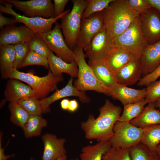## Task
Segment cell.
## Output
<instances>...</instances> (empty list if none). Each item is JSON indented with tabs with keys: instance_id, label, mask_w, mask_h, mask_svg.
I'll list each match as a JSON object with an SVG mask.
<instances>
[{
	"instance_id": "cell-17",
	"label": "cell",
	"mask_w": 160,
	"mask_h": 160,
	"mask_svg": "<svg viewBox=\"0 0 160 160\" xmlns=\"http://www.w3.org/2000/svg\"><path fill=\"white\" fill-rule=\"evenodd\" d=\"M41 140L44 147L41 160H57L66 155L65 139L58 138L55 135L46 133L42 136Z\"/></svg>"
},
{
	"instance_id": "cell-44",
	"label": "cell",
	"mask_w": 160,
	"mask_h": 160,
	"mask_svg": "<svg viewBox=\"0 0 160 160\" xmlns=\"http://www.w3.org/2000/svg\"><path fill=\"white\" fill-rule=\"evenodd\" d=\"M79 107V103L75 99L70 100L68 110L70 112H73L76 111Z\"/></svg>"
},
{
	"instance_id": "cell-1",
	"label": "cell",
	"mask_w": 160,
	"mask_h": 160,
	"mask_svg": "<svg viewBox=\"0 0 160 160\" xmlns=\"http://www.w3.org/2000/svg\"><path fill=\"white\" fill-rule=\"evenodd\" d=\"M99 111L97 118L90 115L86 121L81 123V127L87 139L97 142L109 141L114 135L113 128L119 119L122 108L106 99Z\"/></svg>"
},
{
	"instance_id": "cell-47",
	"label": "cell",
	"mask_w": 160,
	"mask_h": 160,
	"mask_svg": "<svg viewBox=\"0 0 160 160\" xmlns=\"http://www.w3.org/2000/svg\"><path fill=\"white\" fill-rule=\"evenodd\" d=\"M154 103L156 107L158 108L160 111V98L156 100L154 102Z\"/></svg>"
},
{
	"instance_id": "cell-35",
	"label": "cell",
	"mask_w": 160,
	"mask_h": 160,
	"mask_svg": "<svg viewBox=\"0 0 160 160\" xmlns=\"http://www.w3.org/2000/svg\"><path fill=\"white\" fill-rule=\"evenodd\" d=\"M102 160H131L128 149L111 146L103 155Z\"/></svg>"
},
{
	"instance_id": "cell-27",
	"label": "cell",
	"mask_w": 160,
	"mask_h": 160,
	"mask_svg": "<svg viewBox=\"0 0 160 160\" xmlns=\"http://www.w3.org/2000/svg\"><path fill=\"white\" fill-rule=\"evenodd\" d=\"M143 129L140 142L156 153L160 143V124L147 126Z\"/></svg>"
},
{
	"instance_id": "cell-5",
	"label": "cell",
	"mask_w": 160,
	"mask_h": 160,
	"mask_svg": "<svg viewBox=\"0 0 160 160\" xmlns=\"http://www.w3.org/2000/svg\"><path fill=\"white\" fill-rule=\"evenodd\" d=\"M71 1L73 4L72 9L61 18L60 25L67 44L72 49L76 46L82 14L88 0H72Z\"/></svg>"
},
{
	"instance_id": "cell-7",
	"label": "cell",
	"mask_w": 160,
	"mask_h": 160,
	"mask_svg": "<svg viewBox=\"0 0 160 160\" xmlns=\"http://www.w3.org/2000/svg\"><path fill=\"white\" fill-rule=\"evenodd\" d=\"M0 13L4 12L11 15L18 21L24 24L25 26L36 34L47 33L51 30L52 25L57 20L70 11V9L64 11L59 16L50 18H44L40 17H29L21 15L15 12L12 9V4L0 0Z\"/></svg>"
},
{
	"instance_id": "cell-31",
	"label": "cell",
	"mask_w": 160,
	"mask_h": 160,
	"mask_svg": "<svg viewBox=\"0 0 160 160\" xmlns=\"http://www.w3.org/2000/svg\"><path fill=\"white\" fill-rule=\"evenodd\" d=\"M147 104L144 99L135 103L124 105L123 112L118 121L130 122L141 114Z\"/></svg>"
},
{
	"instance_id": "cell-38",
	"label": "cell",
	"mask_w": 160,
	"mask_h": 160,
	"mask_svg": "<svg viewBox=\"0 0 160 160\" xmlns=\"http://www.w3.org/2000/svg\"><path fill=\"white\" fill-rule=\"evenodd\" d=\"M145 99L148 104L153 103L160 98V80L153 82L147 86Z\"/></svg>"
},
{
	"instance_id": "cell-22",
	"label": "cell",
	"mask_w": 160,
	"mask_h": 160,
	"mask_svg": "<svg viewBox=\"0 0 160 160\" xmlns=\"http://www.w3.org/2000/svg\"><path fill=\"white\" fill-rule=\"evenodd\" d=\"M138 59L134 55L125 49L115 47L105 60L115 73L131 61Z\"/></svg>"
},
{
	"instance_id": "cell-23",
	"label": "cell",
	"mask_w": 160,
	"mask_h": 160,
	"mask_svg": "<svg viewBox=\"0 0 160 160\" xmlns=\"http://www.w3.org/2000/svg\"><path fill=\"white\" fill-rule=\"evenodd\" d=\"M88 64L98 79L108 89L116 83L115 73L105 60L89 61Z\"/></svg>"
},
{
	"instance_id": "cell-45",
	"label": "cell",
	"mask_w": 160,
	"mask_h": 160,
	"mask_svg": "<svg viewBox=\"0 0 160 160\" xmlns=\"http://www.w3.org/2000/svg\"><path fill=\"white\" fill-rule=\"evenodd\" d=\"M152 8L160 12V0H148Z\"/></svg>"
},
{
	"instance_id": "cell-53",
	"label": "cell",
	"mask_w": 160,
	"mask_h": 160,
	"mask_svg": "<svg viewBox=\"0 0 160 160\" xmlns=\"http://www.w3.org/2000/svg\"><path fill=\"white\" fill-rule=\"evenodd\" d=\"M157 160H160V157L159 159H158Z\"/></svg>"
},
{
	"instance_id": "cell-30",
	"label": "cell",
	"mask_w": 160,
	"mask_h": 160,
	"mask_svg": "<svg viewBox=\"0 0 160 160\" xmlns=\"http://www.w3.org/2000/svg\"><path fill=\"white\" fill-rule=\"evenodd\" d=\"M8 108L10 113L11 121L22 129L30 115L17 102H10Z\"/></svg>"
},
{
	"instance_id": "cell-42",
	"label": "cell",
	"mask_w": 160,
	"mask_h": 160,
	"mask_svg": "<svg viewBox=\"0 0 160 160\" xmlns=\"http://www.w3.org/2000/svg\"><path fill=\"white\" fill-rule=\"evenodd\" d=\"M18 22L17 20L14 18H9L3 16L1 13L0 14V28L1 29L4 28V26H9L13 25Z\"/></svg>"
},
{
	"instance_id": "cell-11",
	"label": "cell",
	"mask_w": 160,
	"mask_h": 160,
	"mask_svg": "<svg viewBox=\"0 0 160 160\" xmlns=\"http://www.w3.org/2000/svg\"><path fill=\"white\" fill-rule=\"evenodd\" d=\"M116 47L104 27L95 36L84 50L89 61L105 60Z\"/></svg>"
},
{
	"instance_id": "cell-10",
	"label": "cell",
	"mask_w": 160,
	"mask_h": 160,
	"mask_svg": "<svg viewBox=\"0 0 160 160\" xmlns=\"http://www.w3.org/2000/svg\"><path fill=\"white\" fill-rule=\"evenodd\" d=\"M29 17H40L44 18L55 17L54 4L51 0H5Z\"/></svg>"
},
{
	"instance_id": "cell-26",
	"label": "cell",
	"mask_w": 160,
	"mask_h": 160,
	"mask_svg": "<svg viewBox=\"0 0 160 160\" xmlns=\"http://www.w3.org/2000/svg\"><path fill=\"white\" fill-rule=\"evenodd\" d=\"M47 124V121L41 116L30 115L22 128L25 137L29 138L40 135L42 129Z\"/></svg>"
},
{
	"instance_id": "cell-16",
	"label": "cell",
	"mask_w": 160,
	"mask_h": 160,
	"mask_svg": "<svg viewBox=\"0 0 160 160\" xmlns=\"http://www.w3.org/2000/svg\"><path fill=\"white\" fill-rule=\"evenodd\" d=\"M109 96L120 101L123 105L139 102L145 99L146 89H136L116 83L109 89Z\"/></svg>"
},
{
	"instance_id": "cell-24",
	"label": "cell",
	"mask_w": 160,
	"mask_h": 160,
	"mask_svg": "<svg viewBox=\"0 0 160 160\" xmlns=\"http://www.w3.org/2000/svg\"><path fill=\"white\" fill-rule=\"evenodd\" d=\"M156 108L154 102L148 103L141 114L131 121L130 123L142 128L151 125L160 124V111Z\"/></svg>"
},
{
	"instance_id": "cell-49",
	"label": "cell",
	"mask_w": 160,
	"mask_h": 160,
	"mask_svg": "<svg viewBox=\"0 0 160 160\" xmlns=\"http://www.w3.org/2000/svg\"><path fill=\"white\" fill-rule=\"evenodd\" d=\"M57 160H67V156L66 155H64L60 157Z\"/></svg>"
},
{
	"instance_id": "cell-32",
	"label": "cell",
	"mask_w": 160,
	"mask_h": 160,
	"mask_svg": "<svg viewBox=\"0 0 160 160\" xmlns=\"http://www.w3.org/2000/svg\"><path fill=\"white\" fill-rule=\"evenodd\" d=\"M40 100L35 97L32 96L21 99L17 102L30 115L41 116L45 112L42 108Z\"/></svg>"
},
{
	"instance_id": "cell-8",
	"label": "cell",
	"mask_w": 160,
	"mask_h": 160,
	"mask_svg": "<svg viewBox=\"0 0 160 160\" xmlns=\"http://www.w3.org/2000/svg\"><path fill=\"white\" fill-rule=\"evenodd\" d=\"M143 131L130 122L118 121L113 128L114 135L109 141L112 147L128 149L140 142Z\"/></svg>"
},
{
	"instance_id": "cell-33",
	"label": "cell",
	"mask_w": 160,
	"mask_h": 160,
	"mask_svg": "<svg viewBox=\"0 0 160 160\" xmlns=\"http://www.w3.org/2000/svg\"><path fill=\"white\" fill-rule=\"evenodd\" d=\"M114 0H88V4L83 12L82 19L87 18L94 13L107 8Z\"/></svg>"
},
{
	"instance_id": "cell-37",
	"label": "cell",
	"mask_w": 160,
	"mask_h": 160,
	"mask_svg": "<svg viewBox=\"0 0 160 160\" xmlns=\"http://www.w3.org/2000/svg\"><path fill=\"white\" fill-rule=\"evenodd\" d=\"M14 45L16 56L13 68L17 69L28 53L30 49L28 42H20Z\"/></svg>"
},
{
	"instance_id": "cell-46",
	"label": "cell",
	"mask_w": 160,
	"mask_h": 160,
	"mask_svg": "<svg viewBox=\"0 0 160 160\" xmlns=\"http://www.w3.org/2000/svg\"><path fill=\"white\" fill-rule=\"evenodd\" d=\"M70 100L68 99H63L60 102L61 107L63 110H68Z\"/></svg>"
},
{
	"instance_id": "cell-9",
	"label": "cell",
	"mask_w": 160,
	"mask_h": 160,
	"mask_svg": "<svg viewBox=\"0 0 160 160\" xmlns=\"http://www.w3.org/2000/svg\"><path fill=\"white\" fill-rule=\"evenodd\" d=\"M36 36L43 40L51 51L56 56L68 63L75 60L73 50L67 44L63 36L60 24L55 23L54 28L44 33L37 34Z\"/></svg>"
},
{
	"instance_id": "cell-50",
	"label": "cell",
	"mask_w": 160,
	"mask_h": 160,
	"mask_svg": "<svg viewBox=\"0 0 160 160\" xmlns=\"http://www.w3.org/2000/svg\"><path fill=\"white\" fill-rule=\"evenodd\" d=\"M70 160H80L79 159L76 158L74 159H71Z\"/></svg>"
},
{
	"instance_id": "cell-13",
	"label": "cell",
	"mask_w": 160,
	"mask_h": 160,
	"mask_svg": "<svg viewBox=\"0 0 160 160\" xmlns=\"http://www.w3.org/2000/svg\"><path fill=\"white\" fill-rule=\"evenodd\" d=\"M104 27L101 12L82 19L76 46L85 49L95 36Z\"/></svg>"
},
{
	"instance_id": "cell-21",
	"label": "cell",
	"mask_w": 160,
	"mask_h": 160,
	"mask_svg": "<svg viewBox=\"0 0 160 160\" xmlns=\"http://www.w3.org/2000/svg\"><path fill=\"white\" fill-rule=\"evenodd\" d=\"M49 70L57 76L66 73L71 77L76 78L78 75V69L75 60L70 63L66 62L61 58L55 55L51 51L48 58Z\"/></svg>"
},
{
	"instance_id": "cell-20",
	"label": "cell",
	"mask_w": 160,
	"mask_h": 160,
	"mask_svg": "<svg viewBox=\"0 0 160 160\" xmlns=\"http://www.w3.org/2000/svg\"><path fill=\"white\" fill-rule=\"evenodd\" d=\"M140 61L144 76L157 68L160 64V40L148 46L141 56Z\"/></svg>"
},
{
	"instance_id": "cell-51",
	"label": "cell",
	"mask_w": 160,
	"mask_h": 160,
	"mask_svg": "<svg viewBox=\"0 0 160 160\" xmlns=\"http://www.w3.org/2000/svg\"><path fill=\"white\" fill-rule=\"evenodd\" d=\"M30 160H35L32 158H30Z\"/></svg>"
},
{
	"instance_id": "cell-14",
	"label": "cell",
	"mask_w": 160,
	"mask_h": 160,
	"mask_svg": "<svg viewBox=\"0 0 160 160\" xmlns=\"http://www.w3.org/2000/svg\"><path fill=\"white\" fill-rule=\"evenodd\" d=\"M73 78L71 77L66 85L63 88L56 90L51 95L40 100L42 108L45 113L50 111V105L52 103L68 97L76 96L79 97L81 102L87 103L90 101V98L85 92L77 89L73 84Z\"/></svg>"
},
{
	"instance_id": "cell-4",
	"label": "cell",
	"mask_w": 160,
	"mask_h": 160,
	"mask_svg": "<svg viewBox=\"0 0 160 160\" xmlns=\"http://www.w3.org/2000/svg\"><path fill=\"white\" fill-rule=\"evenodd\" d=\"M83 49L76 46L73 50L78 69L77 79L74 86L80 91L92 90L109 96V89L98 79L86 62Z\"/></svg>"
},
{
	"instance_id": "cell-36",
	"label": "cell",
	"mask_w": 160,
	"mask_h": 160,
	"mask_svg": "<svg viewBox=\"0 0 160 160\" xmlns=\"http://www.w3.org/2000/svg\"><path fill=\"white\" fill-rule=\"evenodd\" d=\"M28 43L30 50L33 51L48 59L51 51L43 40L36 35Z\"/></svg>"
},
{
	"instance_id": "cell-19",
	"label": "cell",
	"mask_w": 160,
	"mask_h": 160,
	"mask_svg": "<svg viewBox=\"0 0 160 160\" xmlns=\"http://www.w3.org/2000/svg\"><path fill=\"white\" fill-rule=\"evenodd\" d=\"M4 94L6 100L10 103L17 102L26 97L35 96V92L31 87L14 79L8 81Z\"/></svg>"
},
{
	"instance_id": "cell-28",
	"label": "cell",
	"mask_w": 160,
	"mask_h": 160,
	"mask_svg": "<svg viewBox=\"0 0 160 160\" xmlns=\"http://www.w3.org/2000/svg\"><path fill=\"white\" fill-rule=\"evenodd\" d=\"M15 56L14 45L0 46V64L1 73L13 68Z\"/></svg>"
},
{
	"instance_id": "cell-25",
	"label": "cell",
	"mask_w": 160,
	"mask_h": 160,
	"mask_svg": "<svg viewBox=\"0 0 160 160\" xmlns=\"http://www.w3.org/2000/svg\"><path fill=\"white\" fill-rule=\"evenodd\" d=\"M109 141L98 142L92 145L83 147L80 155V160H102L104 154L111 147Z\"/></svg>"
},
{
	"instance_id": "cell-12",
	"label": "cell",
	"mask_w": 160,
	"mask_h": 160,
	"mask_svg": "<svg viewBox=\"0 0 160 160\" xmlns=\"http://www.w3.org/2000/svg\"><path fill=\"white\" fill-rule=\"evenodd\" d=\"M139 16L141 31L148 44L160 40V17L158 11L152 8Z\"/></svg>"
},
{
	"instance_id": "cell-3",
	"label": "cell",
	"mask_w": 160,
	"mask_h": 160,
	"mask_svg": "<svg viewBox=\"0 0 160 160\" xmlns=\"http://www.w3.org/2000/svg\"><path fill=\"white\" fill-rule=\"evenodd\" d=\"M1 73L3 79H16L26 83L34 91L35 97L41 100L46 97L51 92L57 90V84L63 81L62 75H55L49 70L47 74L42 77L36 75L32 72H21L14 68Z\"/></svg>"
},
{
	"instance_id": "cell-6",
	"label": "cell",
	"mask_w": 160,
	"mask_h": 160,
	"mask_svg": "<svg viewBox=\"0 0 160 160\" xmlns=\"http://www.w3.org/2000/svg\"><path fill=\"white\" fill-rule=\"evenodd\" d=\"M139 16L125 31L113 40L116 47L129 51L140 59L143 52L148 45L141 31Z\"/></svg>"
},
{
	"instance_id": "cell-39",
	"label": "cell",
	"mask_w": 160,
	"mask_h": 160,
	"mask_svg": "<svg viewBox=\"0 0 160 160\" xmlns=\"http://www.w3.org/2000/svg\"><path fill=\"white\" fill-rule=\"evenodd\" d=\"M129 6L140 14L152 8L148 0H127Z\"/></svg>"
},
{
	"instance_id": "cell-18",
	"label": "cell",
	"mask_w": 160,
	"mask_h": 160,
	"mask_svg": "<svg viewBox=\"0 0 160 160\" xmlns=\"http://www.w3.org/2000/svg\"><path fill=\"white\" fill-rule=\"evenodd\" d=\"M117 83L126 86L138 82L142 74L140 59H135L124 65L115 73Z\"/></svg>"
},
{
	"instance_id": "cell-34",
	"label": "cell",
	"mask_w": 160,
	"mask_h": 160,
	"mask_svg": "<svg viewBox=\"0 0 160 160\" xmlns=\"http://www.w3.org/2000/svg\"><path fill=\"white\" fill-rule=\"evenodd\" d=\"M33 65H41L48 68H49L48 59L33 51L30 50L18 68Z\"/></svg>"
},
{
	"instance_id": "cell-29",
	"label": "cell",
	"mask_w": 160,
	"mask_h": 160,
	"mask_svg": "<svg viewBox=\"0 0 160 160\" xmlns=\"http://www.w3.org/2000/svg\"><path fill=\"white\" fill-rule=\"evenodd\" d=\"M128 150L131 160H157L160 158L155 152L141 142Z\"/></svg>"
},
{
	"instance_id": "cell-2",
	"label": "cell",
	"mask_w": 160,
	"mask_h": 160,
	"mask_svg": "<svg viewBox=\"0 0 160 160\" xmlns=\"http://www.w3.org/2000/svg\"><path fill=\"white\" fill-rule=\"evenodd\" d=\"M101 12L104 27L112 39L125 31L140 15L129 6L127 0H114Z\"/></svg>"
},
{
	"instance_id": "cell-48",
	"label": "cell",
	"mask_w": 160,
	"mask_h": 160,
	"mask_svg": "<svg viewBox=\"0 0 160 160\" xmlns=\"http://www.w3.org/2000/svg\"><path fill=\"white\" fill-rule=\"evenodd\" d=\"M156 153L160 157V144L158 146L156 149Z\"/></svg>"
},
{
	"instance_id": "cell-15",
	"label": "cell",
	"mask_w": 160,
	"mask_h": 160,
	"mask_svg": "<svg viewBox=\"0 0 160 160\" xmlns=\"http://www.w3.org/2000/svg\"><path fill=\"white\" fill-rule=\"evenodd\" d=\"M36 34L25 26H6L0 33V46L28 42Z\"/></svg>"
},
{
	"instance_id": "cell-52",
	"label": "cell",
	"mask_w": 160,
	"mask_h": 160,
	"mask_svg": "<svg viewBox=\"0 0 160 160\" xmlns=\"http://www.w3.org/2000/svg\"><path fill=\"white\" fill-rule=\"evenodd\" d=\"M158 12H159V16H160V12H159V11H158Z\"/></svg>"
},
{
	"instance_id": "cell-43",
	"label": "cell",
	"mask_w": 160,
	"mask_h": 160,
	"mask_svg": "<svg viewBox=\"0 0 160 160\" xmlns=\"http://www.w3.org/2000/svg\"><path fill=\"white\" fill-rule=\"evenodd\" d=\"M2 133L0 132V160H7L8 159L13 157L14 154L11 155H5L4 153V148L2 147Z\"/></svg>"
},
{
	"instance_id": "cell-40",
	"label": "cell",
	"mask_w": 160,
	"mask_h": 160,
	"mask_svg": "<svg viewBox=\"0 0 160 160\" xmlns=\"http://www.w3.org/2000/svg\"><path fill=\"white\" fill-rule=\"evenodd\" d=\"M160 77V64L151 73L144 76L138 81L137 86H148L154 82Z\"/></svg>"
},
{
	"instance_id": "cell-41",
	"label": "cell",
	"mask_w": 160,
	"mask_h": 160,
	"mask_svg": "<svg viewBox=\"0 0 160 160\" xmlns=\"http://www.w3.org/2000/svg\"><path fill=\"white\" fill-rule=\"evenodd\" d=\"M54 15L56 17L61 15L68 0H54Z\"/></svg>"
}]
</instances>
